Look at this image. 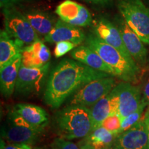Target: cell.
<instances>
[{"instance_id":"cell-27","label":"cell","mask_w":149,"mask_h":149,"mask_svg":"<svg viewBox=\"0 0 149 149\" xmlns=\"http://www.w3.org/2000/svg\"><path fill=\"white\" fill-rule=\"evenodd\" d=\"M37 0H0V7L1 8L15 7L16 6L22 4L23 3L32 2Z\"/></svg>"},{"instance_id":"cell-24","label":"cell","mask_w":149,"mask_h":149,"mask_svg":"<svg viewBox=\"0 0 149 149\" xmlns=\"http://www.w3.org/2000/svg\"><path fill=\"white\" fill-rule=\"evenodd\" d=\"M121 125H122V117L119 114L115 113V114L109 115L102 123L100 126H102L111 131V133L118 135L119 131L121 128Z\"/></svg>"},{"instance_id":"cell-19","label":"cell","mask_w":149,"mask_h":149,"mask_svg":"<svg viewBox=\"0 0 149 149\" xmlns=\"http://www.w3.org/2000/svg\"><path fill=\"white\" fill-rule=\"evenodd\" d=\"M24 14L37 34L44 37L51 32L57 21L49 13L40 10H30Z\"/></svg>"},{"instance_id":"cell-21","label":"cell","mask_w":149,"mask_h":149,"mask_svg":"<svg viewBox=\"0 0 149 149\" xmlns=\"http://www.w3.org/2000/svg\"><path fill=\"white\" fill-rule=\"evenodd\" d=\"M117 136L105 128L100 126L87 136L85 141L96 149H111Z\"/></svg>"},{"instance_id":"cell-2","label":"cell","mask_w":149,"mask_h":149,"mask_svg":"<svg viewBox=\"0 0 149 149\" xmlns=\"http://www.w3.org/2000/svg\"><path fill=\"white\" fill-rule=\"evenodd\" d=\"M86 45L97 52L111 67L115 76L126 82L136 83L140 79V69L135 61H130L116 48L106 44L94 34L86 38Z\"/></svg>"},{"instance_id":"cell-28","label":"cell","mask_w":149,"mask_h":149,"mask_svg":"<svg viewBox=\"0 0 149 149\" xmlns=\"http://www.w3.org/2000/svg\"><path fill=\"white\" fill-rule=\"evenodd\" d=\"M141 92L142 95V100L146 105L149 106V74L148 77L146 78L142 85L141 86Z\"/></svg>"},{"instance_id":"cell-7","label":"cell","mask_w":149,"mask_h":149,"mask_svg":"<svg viewBox=\"0 0 149 149\" xmlns=\"http://www.w3.org/2000/svg\"><path fill=\"white\" fill-rule=\"evenodd\" d=\"M50 68V62L39 68H29L21 65L15 91L19 94L29 95L40 92Z\"/></svg>"},{"instance_id":"cell-20","label":"cell","mask_w":149,"mask_h":149,"mask_svg":"<svg viewBox=\"0 0 149 149\" xmlns=\"http://www.w3.org/2000/svg\"><path fill=\"white\" fill-rule=\"evenodd\" d=\"M22 48L5 30L0 31V68L21 54Z\"/></svg>"},{"instance_id":"cell-29","label":"cell","mask_w":149,"mask_h":149,"mask_svg":"<svg viewBox=\"0 0 149 149\" xmlns=\"http://www.w3.org/2000/svg\"><path fill=\"white\" fill-rule=\"evenodd\" d=\"M1 149H32L29 144H6L4 141L1 139Z\"/></svg>"},{"instance_id":"cell-30","label":"cell","mask_w":149,"mask_h":149,"mask_svg":"<svg viewBox=\"0 0 149 149\" xmlns=\"http://www.w3.org/2000/svg\"><path fill=\"white\" fill-rule=\"evenodd\" d=\"M89 3H94L95 5L102 6H108L113 3V0H85Z\"/></svg>"},{"instance_id":"cell-13","label":"cell","mask_w":149,"mask_h":149,"mask_svg":"<svg viewBox=\"0 0 149 149\" xmlns=\"http://www.w3.org/2000/svg\"><path fill=\"white\" fill-rule=\"evenodd\" d=\"M86 36L80 27L70 25L59 19L51 32L44 37V40L51 44L70 42L80 45L86 40Z\"/></svg>"},{"instance_id":"cell-9","label":"cell","mask_w":149,"mask_h":149,"mask_svg":"<svg viewBox=\"0 0 149 149\" xmlns=\"http://www.w3.org/2000/svg\"><path fill=\"white\" fill-rule=\"evenodd\" d=\"M114 90L118 99L119 115L122 118L137 111L141 106L146 105L142 100L139 86L125 81L115 86Z\"/></svg>"},{"instance_id":"cell-18","label":"cell","mask_w":149,"mask_h":149,"mask_svg":"<svg viewBox=\"0 0 149 149\" xmlns=\"http://www.w3.org/2000/svg\"><path fill=\"white\" fill-rule=\"evenodd\" d=\"M13 110L33 127L44 130L48 123V116L45 110L38 106L21 103L15 106Z\"/></svg>"},{"instance_id":"cell-4","label":"cell","mask_w":149,"mask_h":149,"mask_svg":"<svg viewBox=\"0 0 149 149\" xmlns=\"http://www.w3.org/2000/svg\"><path fill=\"white\" fill-rule=\"evenodd\" d=\"M117 8L124 20L144 44L149 45V8L141 0H118Z\"/></svg>"},{"instance_id":"cell-17","label":"cell","mask_w":149,"mask_h":149,"mask_svg":"<svg viewBox=\"0 0 149 149\" xmlns=\"http://www.w3.org/2000/svg\"><path fill=\"white\" fill-rule=\"evenodd\" d=\"M22 65V55L0 68V88L6 97H10L15 90L19 70Z\"/></svg>"},{"instance_id":"cell-16","label":"cell","mask_w":149,"mask_h":149,"mask_svg":"<svg viewBox=\"0 0 149 149\" xmlns=\"http://www.w3.org/2000/svg\"><path fill=\"white\" fill-rule=\"evenodd\" d=\"M42 129L18 126L10 122L3 128L2 135L12 144H31L34 143L42 133Z\"/></svg>"},{"instance_id":"cell-14","label":"cell","mask_w":149,"mask_h":149,"mask_svg":"<svg viewBox=\"0 0 149 149\" xmlns=\"http://www.w3.org/2000/svg\"><path fill=\"white\" fill-rule=\"evenodd\" d=\"M22 64L29 68H39L48 64L51 59V51L40 39L31 45L22 48Z\"/></svg>"},{"instance_id":"cell-26","label":"cell","mask_w":149,"mask_h":149,"mask_svg":"<svg viewBox=\"0 0 149 149\" xmlns=\"http://www.w3.org/2000/svg\"><path fill=\"white\" fill-rule=\"evenodd\" d=\"M77 44L70 42H61L56 44L54 55L57 58L62 57L68 52L72 51L74 48L77 47Z\"/></svg>"},{"instance_id":"cell-12","label":"cell","mask_w":149,"mask_h":149,"mask_svg":"<svg viewBox=\"0 0 149 149\" xmlns=\"http://www.w3.org/2000/svg\"><path fill=\"white\" fill-rule=\"evenodd\" d=\"M116 22V26L120 30L126 49L132 58L139 64H144L146 62L148 51L144 45V42L132 31L124 19H117Z\"/></svg>"},{"instance_id":"cell-10","label":"cell","mask_w":149,"mask_h":149,"mask_svg":"<svg viewBox=\"0 0 149 149\" xmlns=\"http://www.w3.org/2000/svg\"><path fill=\"white\" fill-rule=\"evenodd\" d=\"M111 149H148L144 113L137 124L118 135Z\"/></svg>"},{"instance_id":"cell-5","label":"cell","mask_w":149,"mask_h":149,"mask_svg":"<svg viewBox=\"0 0 149 149\" xmlns=\"http://www.w3.org/2000/svg\"><path fill=\"white\" fill-rule=\"evenodd\" d=\"M2 13L4 30L20 47L31 45L40 39L24 13L16 7L2 8Z\"/></svg>"},{"instance_id":"cell-15","label":"cell","mask_w":149,"mask_h":149,"mask_svg":"<svg viewBox=\"0 0 149 149\" xmlns=\"http://www.w3.org/2000/svg\"><path fill=\"white\" fill-rule=\"evenodd\" d=\"M70 56L74 60L99 71L115 76L113 70L104 61L99 54L88 46H80L72 50Z\"/></svg>"},{"instance_id":"cell-11","label":"cell","mask_w":149,"mask_h":149,"mask_svg":"<svg viewBox=\"0 0 149 149\" xmlns=\"http://www.w3.org/2000/svg\"><path fill=\"white\" fill-rule=\"evenodd\" d=\"M55 13L60 19L74 26L84 27L93 24L92 15L88 9L72 0H65L59 3Z\"/></svg>"},{"instance_id":"cell-22","label":"cell","mask_w":149,"mask_h":149,"mask_svg":"<svg viewBox=\"0 0 149 149\" xmlns=\"http://www.w3.org/2000/svg\"><path fill=\"white\" fill-rule=\"evenodd\" d=\"M93 121V130L100 127L109 115H111L109 94L103 97L90 109Z\"/></svg>"},{"instance_id":"cell-3","label":"cell","mask_w":149,"mask_h":149,"mask_svg":"<svg viewBox=\"0 0 149 149\" xmlns=\"http://www.w3.org/2000/svg\"><path fill=\"white\" fill-rule=\"evenodd\" d=\"M59 135L67 140L86 137L93 131V121L89 108L68 105L56 114Z\"/></svg>"},{"instance_id":"cell-23","label":"cell","mask_w":149,"mask_h":149,"mask_svg":"<svg viewBox=\"0 0 149 149\" xmlns=\"http://www.w3.org/2000/svg\"><path fill=\"white\" fill-rule=\"evenodd\" d=\"M146 107V105L141 106L137 111L131 113L128 116L122 118V125H121V128L119 131V135L129 130L130 128H131L139 122V121L141 120V117L144 114V111Z\"/></svg>"},{"instance_id":"cell-32","label":"cell","mask_w":149,"mask_h":149,"mask_svg":"<svg viewBox=\"0 0 149 149\" xmlns=\"http://www.w3.org/2000/svg\"><path fill=\"white\" fill-rule=\"evenodd\" d=\"M80 149H96V148H95L94 147H93L91 145L84 141V142L80 146Z\"/></svg>"},{"instance_id":"cell-25","label":"cell","mask_w":149,"mask_h":149,"mask_svg":"<svg viewBox=\"0 0 149 149\" xmlns=\"http://www.w3.org/2000/svg\"><path fill=\"white\" fill-rule=\"evenodd\" d=\"M43 149H80V146L70 140L60 137L54 139L48 146Z\"/></svg>"},{"instance_id":"cell-6","label":"cell","mask_w":149,"mask_h":149,"mask_svg":"<svg viewBox=\"0 0 149 149\" xmlns=\"http://www.w3.org/2000/svg\"><path fill=\"white\" fill-rule=\"evenodd\" d=\"M115 86V80L111 76L93 80L74 93L69 105L92 107L103 97L109 94Z\"/></svg>"},{"instance_id":"cell-1","label":"cell","mask_w":149,"mask_h":149,"mask_svg":"<svg viewBox=\"0 0 149 149\" xmlns=\"http://www.w3.org/2000/svg\"><path fill=\"white\" fill-rule=\"evenodd\" d=\"M109 76L111 75L73 59H63L51 72L44 92V101L48 106L57 109L84 86Z\"/></svg>"},{"instance_id":"cell-8","label":"cell","mask_w":149,"mask_h":149,"mask_svg":"<svg viewBox=\"0 0 149 149\" xmlns=\"http://www.w3.org/2000/svg\"><path fill=\"white\" fill-rule=\"evenodd\" d=\"M92 24L93 34L95 36L106 44L116 48L128 60L135 61L126 49L120 30L116 25L104 17L95 20Z\"/></svg>"},{"instance_id":"cell-31","label":"cell","mask_w":149,"mask_h":149,"mask_svg":"<svg viewBox=\"0 0 149 149\" xmlns=\"http://www.w3.org/2000/svg\"><path fill=\"white\" fill-rule=\"evenodd\" d=\"M144 117L145 122H146V130L147 134H148V149H149V106L146 111L144 112Z\"/></svg>"}]
</instances>
